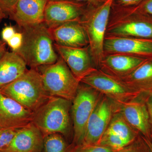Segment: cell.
Returning <instances> with one entry per match:
<instances>
[{"label":"cell","mask_w":152,"mask_h":152,"mask_svg":"<svg viewBox=\"0 0 152 152\" xmlns=\"http://www.w3.org/2000/svg\"><path fill=\"white\" fill-rule=\"evenodd\" d=\"M20 29L23 43L15 53L23 59L28 66L37 69L56 61L58 55L48 28L43 23Z\"/></svg>","instance_id":"obj_1"},{"label":"cell","mask_w":152,"mask_h":152,"mask_svg":"<svg viewBox=\"0 0 152 152\" xmlns=\"http://www.w3.org/2000/svg\"><path fill=\"white\" fill-rule=\"evenodd\" d=\"M0 91L33 112L52 96L45 89L40 74L34 68L28 69L16 80L1 88Z\"/></svg>","instance_id":"obj_2"},{"label":"cell","mask_w":152,"mask_h":152,"mask_svg":"<svg viewBox=\"0 0 152 152\" xmlns=\"http://www.w3.org/2000/svg\"><path fill=\"white\" fill-rule=\"evenodd\" d=\"M114 1L107 0L96 7L88 6L80 21L86 34L93 62L97 69L104 56V42Z\"/></svg>","instance_id":"obj_3"},{"label":"cell","mask_w":152,"mask_h":152,"mask_svg":"<svg viewBox=\"0 0 152 152\" xmlns=\"http://www.w3.org/2000/svg\"><path fill=\"white\" fill-rule=\"evenodd\" d=\"M72 102L64 98L51 96L45 103L34 112L32 122L43 137L51 134L67 136L70 130Z\"/></svg>","instance_id":"obj_4"},{"label":"cell","mask_w":152,"mask_h":152,"mask_svg":"<svg viewBox=\"0 0 152 152\" xmlns=\"http://www.w3.org/2000/svg\"><path fill=\"white\" fill-rule=\"evenodd\" d=\"M45 89L50 96L72 102L80 82L75 77L64 60L59 56L55 63L37 68Z\"/></svg>","instance_id":"obj_5"},{"label":"cell","mask_w":152,"mask_h":152,"mask_svg":"<svg viewBox=\"0 0 152 152\" xmlns=\"http://www.w3.org/2000/svg\"><path fill=\"white\" fill-rule=\"evenodd\" d=\"M109 20L106 37H124L152 39V17L133 10L124 7Z\"/></svg>","instance_id":"obj_6"},{"label":"cell","mask_w":152,"mask_h":152,"mask_svg":"<svg viewBox=\"0 0 152 152\" xmlns=\"http://www.w3.org/2000/svg\"><path fill=\"white\" fill-rule=\"evenodd\" d=\"M101 96L100 93L92 87L80 83L75 96L72 101V143L78 145L83 143L87 123Z\"/></svg>","instance_id":"obj_7"},{"label":"cell","mask_w":152,"mask_h":152,"mask_svg":"<svg viewBox=\"0 0 152 152\" xmlns=\"http://www.w3.org/2000/svg\"><path fill=\"white\" fill-rule=\"evenodd\" d=\"M80 82L92 87L113 102H126L142 96L122 81L99 69L85 77Z\"/></svg>","instance_id":"obj_8"},{"label":"cell","mask_w":152,"mask_h":152,"mask_svg":"<svg viewBox=\"0 0 152 152\" xmlns=\"http://www.w3.org/2000/svg\"><path fill=\"white\" fill-rule=\"evenodd\" d=\"M88 5L72 0H48L43 23L48 29L68 22L80 21Z\"/></svg>","instance_id":"obj_9"},{"label":"cell","mask_w":152,"mask_h":152,"mask_svg":"<svg viewBox=\"0 0 152 152\" xmlns=\"http://www.w3.org/2000/svg\"><path fill=\"white\" fill-rule=\"evenodd\" d=\"M113 110V101L101 94L87 123L83 143L98 145L101 138L108 127Z\"/></svg>","instance_id":"obj_10"},{"label":"cell","mask_w":152,"mask_h":152,"mask_svg":"<svg viewBox=\"0 0 152 152\" xmlns=\"http://www.w3.org/2000/svg\"><path fill=\"white\" fill-rule=\"evenodd\" d=\"M113 102L114 112L121 114L133 129L151 140L149 117L142 98L126 102Z\"/></svg>","instance_id":"obj_11"},{"label":"cell","mask_w":152,"mask_h":152,"mask_svg":"<svg viewBox=\"0 0 152 152\" xmlns=\"http://www.w3.org/2000/svg\"><path fill=\"white\" fill-rule=\"evenodd\" d=\"M104 52V56L120 54L152 59V39L106 37Z\"/></svg>","instance_id":"obj_12"},{"label":"cell","mask_w":152,"mask_h":152,"mask_svg":"<svg viewBox=\"0 0 152 152\" xmlns=\"http://www.w3.org/2000/svg\"><path fill=\"white\" fill-rule=\"evenodd\" d=\"M54 45L58 54L80 82L97 69L93 62L89 45L82 48L61 46L55 43Z\"/></svg>","instance_id":"obj_13"},{"label":"cell","mask_w":152,"mask_h":152,"mask_svg":"<svg viewBox=\"0 0 152 152\" xmlns=\"http://www.w3.org/2000/svg\"><path fill=\"white\" fill-rule=\"evenodd\" d=\"M33 114L0 91V129L23 127L31 122Z\"/></svg>","instance_id":"obj_14"},{"label":"cell","mask_w":152,"mask_h":152,"mask_svg":"<svg viewBox=\"0 0 152 152\" xmlns=\"http://www.w3.org/2000/svg\"><path fill=\"white\" fill-rule=\"evenodd\" d=\"M48 0H18L9 15L20 28L43 23Z\"/></svg>","instance_id":"obj_15"},{"label":"cell","mask_w":152,"mask_h":152,"mask_svg":"<svg viewBox=\"0 0 152 152\" xmlns=\"http://www.w3.org/2000/svg\"><path fill=\"white\" fill-rule=\"evenodd\" d=\"M48 29L54 42L58 45L76 48L89 45L86 34L80 21L68 22Z\"/></svg>","instance_id":"obj_16"},{"label":"cell","mask_w":152,"mask_h":152,"mask_svg":"<svg viewBox=\"0 0 152 152\" xmlns=\"http://www.w3.org/2000/svg\"><path fill=\"white\" fill-rule=\"evenodd\" d=\"M148 59L120 54L105 55L98 69L121 80L133 72Z\"/></svg>","instance_id":"obj_17"},{"label":"cell","mask_w":152,"mask_h":152,"mask_svg":"<svg viewBox=\"0 0 152 152\" xmlns=\"http://www.w3.org/2000/svg\"><path fill=\"white\" fill-rule=\"evenodd\" d=\"M43 140L42 134L31 122L19 129L2 152H42Z\"/></svg>","instance_id":"obj_18"},{"label":"cell","mask_w":152,"mask_h":152,"mask_svg":"<svg viewBox=\"0 0 152 152\" xmlns=\"http://www.w3.org/2000/svg\"><path fill=\"white\" fill-rule=\"evenodd\" d=\"M27 66L15 52H7L0 60V88L20 77L28 70Z\"/></svg>","instance_id":"obj_19"},{"label":"cell","mask_w":152,"mask_h":152,"mask_svg":"<svg viewBox=\"0 0 152 152\" xmlns=\"http://www.w3.org/2000/svg\"><path fill=\"white\" fill-rule=\"evenodd\" d=\"M142 95L152 92V59H148L129 75L121 79Z\"/></svg>","instance_id":"obj_20"},{"label":"cell","mask_w":152,"mask_h":152,"mask_svg":"<svg viewBox=\"0 0 152 152\" xmlns=\"http://www.w3.org/2000/svg\"><path fill=\"white\" fill-rule=\"evenodd\" d=\"M107 130L118 136L128 145L134 142L140 134L128 124L121 114L114 111Z\"/></svg>","instance_id":"obj_21"},{"label":"cell","mask_w":152,"mask_h":152,"mask_svg":"<svg viewBox=\"0 0 152 152\" xmlns=\"http://www.w3.org/2000/svg\"><path fill=\"white\" fill-rule=\"evenodd\" d=\"M68 146L61 134H49L44 136L42 152H66Z\"/></svg>","instance_id":"obj_22"},{"label":"cell","mask_w":152,"mask_h":152,"mask_svg":"<svg viewBox=\"0 0 152 152\" xmlns=\"http://www.w3.org/2000/svg\"><path fill=\"white\" fill-rule=\"evenodd\" d=\"M98 145L114 151H119L128 145L118 136L107 130L101 138Z\"/></svg>","instance_id":"obj_23"},{"label":"cell","mask_w":152,"mask_h":152,"mask_svg":"<svg viewBox=\"0 0 152 152\" xmlns=\"http://www.w3.org/2000/svg\"><path fill=\"white\" fill-rule=\"evenodd\" d=\"M99 145H88L84 143L76 145L72 143L68 146L66 152H118Z\"/></svg>","instance_id":"obj_24"},{"label":"cell","mask_w":152,"mask_h":152,"mask_svg":"<svg viewBox=\"0 0 152 152\" xmlns=\"http://www.w3.org/2000/svg\"><path fill=\"white\" fill-rule=\"evenodd\" d=\"M118 152H148L146 144L140 134L132 142L124 147Z\"/></svg>","instance_id":"obj_25"},{"label":"cell","mask_w":152,"mask_h":152,"mask_svg":"<svg viewBox=\"0 0 152 152\" xmlns=\"http://www.w3.org/2000/svg\"><path fill=\"white\" fill-rule=\"evenodd\" d=\"M20 129H0V152L4 151L9 147Z\"/></svg>","instance_id":"obj_26"},{"label":"cell","mask_w":152,"mask_h":152,"mask_svg":"<svg viewBox=\"0 0 152 152\" xmlns=\"http://www.w3.org/2000/svg\"><path fill=\"white\" fill-rule=\"evenodd\" d=\"M130 7L152 17V0H143L139 4Z\"/></svg>","instance_id":"obj_27"},{"label":"cell","mask_w":152,"mask_h":152,"mask_svg":"<svg viewBox=\"0 0 152 152\" xmlns=\"http://www.w3.org/2000/svg\"><path fill=\"white\" fill-rule=\"evenodd\" d=\"M23 36L21 32L15 33L13 37L7 43L12 49L15 52L20 48L23 43Z\"/></svg>","instance_id":"obj_28"},{"label":"cell","mask_w":152,"mask_h":152,"mask_svg":"<svg viewBox=\"0 0 152 152\" xmlns=\"http://www.w3.org/2000/svg\"><path fill=\"white\" fill-rule=\"evenodd\" d=\"M141 98L145 104L148 113L151 127V140L152 142V92L143 95Z\"/></svg>","instance_id":"obj_29"},{"label":"cell","mask_w":152,"mask_h":152,"mask_svg":"<svg viewBox=\"0 0 152 152\" xmlns=\"http://www.w3.org/2000/svg\"><path fill=\"white\" fill-rule=\"evenodd\" d=\"M18 0H0V7L6 16L9 15Z\"/></svg>","instance_id":"obj_30"},{"label":"cell","mask_w":152,"mask_h":152,"mask_svg":"<svg viewBox=\"0 0 152 152\" xmlns=\"http://www.w3.org/2000/svg\"><path fill=\"white\" fill-rule=\"evenodd\" d=\"M15 33V31L12 26H6L3 29L2 31L1 37L3 41L5 42H7L13 37Z\"/></svg>","instance_id":"obj_31"},{"label":"cell","mask_w":152,"mask_h":152,"mask_svg":"<svg viewBox=\"0 0 152 152\" xmlns=\"http://www.w3.org/2000/svg\"><path fill=\"white\" fill-rule=\"evenodd\" d=\"M143 0H117L119 5L123 7H130L139 4Z\"/></svg>","instance_id":"obj_32"},{"label":"cell","mask_w":152,"mask_h":152,"mask_svg":"<svg viewBox=\"0 0 152 152\" xmlns=\"http://www.w3.org/2000/svg\"><path fill=\"white\" fill-rule=\"evenodd\" d=\"M75 1L86 3L91 7H97L106 2L107 0H72Z\"/></svg>","instance_id":"obj_33"},{"label":"cell","mask_w":152,"mask_h":152,"mask_svg":"<svg viewBox=\"0 0 152 152\" xmlns=\"http://www.w3.org/2000/svg\"><path fill=\"white\" fill-rule=\"evenodd\" d=\"M6 42L0 40V60L4 57L7 53L5 46Z\"/></svg>","instance_id":"obj_34"},{"label":"cell","mask_w":152,"mask_h":152,"mask_svg":"<svg viewBox=\"0 0 152 152\" xmlns=\"http://www.w3.org/2000/svg\"><path fill=\"white\" fill-rule=\"evenodd\" d=\"M146 144L147 147H148V152H152V142L149 139L145 137L142 136Z\"/></svg>","instance_id":"obj_35"},{"label":"cell","mask_w":152,"mask_h":152,"mask_svg":"<svg viewBox=\"0 0 152 152\" xmlns=\"http://www.w3.org/2000/svg\"><path fill=\"white\" fill-rule=\"evenodd\" d=\"M0 17L2 18L3 19L5 18H7V17L6 16L5 14L3 12L2 10L1 9V7H0Z\"/></svg>","instance_id":"obj_36"},{"label":"cell","mask_w":152,"mask_h":152,"mask_svg":"<svg viewBox=\"0 0 152 152\" xmlns=\"http://www.w3.org/2000/svg\"><path fill=\"white\" fill-rule=\"evenodd\" d=\"M2 18H1V17H0V23H1V21L2 20H3Z\"/></svg>","instance_id":"obj_37"},{"label":"cell","mask_w":152,"mask_h":152,"mask_svg":"<svg viewBox=\"0 0 152 152\" xmlns=\"http://www.w3.org/2000/svg\"></svg>","instance_id":"obj_38"}]
</instances>
